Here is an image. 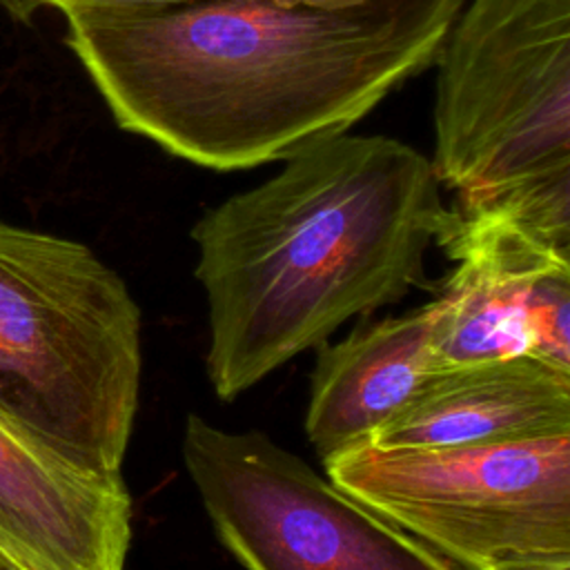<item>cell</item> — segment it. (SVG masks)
Returning <instances> with one entry per match:
<instances>
[{"label":"cell","mask_w":570,"mask_h":570,"mask_svg":"<svg viewBox=\"0 0 570 570\" xmlns=\"http://www.w3.org/2000/svg\"><path fill=\"white\" fill-rule=\"evenodd\" d=\"M465 0H45L120 129L232 171L350 131L434 65Z\"/></svg>","instance_id":"cell-1"},{"label":"cell","mask_w":570,"mask_h":570,"mask_svg":"<svg viewBox=\"0 0 570 570\" xmlns=\"http://www.w3.org/2000/svg\"><path fill=\"white\" fill-rule=\"evenodd\" d=\"M432 160L387 136L338 134L283 160L191 227L207 296V376L234 401L345 321L428 285L452 223Z\"/></svg>","instance_id":"cell-2"},{"label":"cell","mask_w":570,"mask_h":570,"mask_svg":"<svg viewBox=\"0 0 570 570\" xmlns=\"http://www.w3.org/2000/svg\"><path fill=\"white\" fill-rule=\"evenodd\" d=\"M434 65L430 160L452 218L570 256V0H465Z\"/></svg>","instance_id":"cell-3"},{"label":"cell","mask_w":570,"mask_h":570,"mask_svg":"<svg viewBox=\"0 0 570 570\" xmlns=\"http://www.w3.org/2000/svg\"><path fill=\"white\" fill-rule=\"evenodd\" d=\"M142 374L140 309L87 245L0 218V423L116 474Z\"/></svg>","instance_id":"cell-4"},{"label":"cell","mask_w":570,"mask_h":570,"mask_svg":"<svg viewBox=\"0 0 570 570\" xmlns=\"http://www.w3.org/2000/svg\"><path fill=\"white\" fill-rule=\"evenodd\" d=\"M323 468L463 570H570V434L407 450L363 443Z\"/></svg>","instance_id":"cell-5"},{"label":"cell","mask_w":570,"mask_h":570,"mask_svg":"<svg viewBox=\"0 0 570 570\" xmlns=\"http://www.w3.org/2000/svg\"><path fill=\"white\" fill-rule=\"evenodd\" d=\"M180 452L243 570H463L258 430L189 414Z\"/></svg>","instance_id":"cell-6"},{"label":"cell","mask_w":570,"mask_h":570,"mask_svg":"<svg viewBox=\"0 0 570 570\" xmlns=\"http://www.w3.org/2000/svg\"><path fill=\"white\" fill-rule=\"evenodd\" d=\"M439 247L456 263L430 303L441 367L534 356L570 370V256L492 220L452 218Z\"/></svg>","instance_id":"cell-7"},{"label":"cell","mask_w":570,"mask_h":570,"mask_svg":"<svg viewBox=\"0 0 570 570\" xmlns=\"http://www.w3.org/2000/svg\"><path fill=\"white\" fill-rule=\"evenodd\" d=\"M131 497L0 423V550L24 570H125Z\"/></svg>","instance_id":"cell-8"},{"label":"cell","mask_w":570,"mask_h":570,"mask_svg":"<svg viewBox=\"0 0 570 570\" xmlns=\"http://www.w3.org/2000/svg\"><path fill=\"white\" fill-rule=\"evenodd\" d=\"M570 434V370L534 356L443 365L372 434L381 450Z\"/></svg>","instance_id":"cell-9"},{"label":"cell","mask_w":570,"mask_h":570,"mask_svg":"<svg viewBox=\"0 0 570 570\" xmlns=\"http://www.w3.org/2000/svg\"><path fill=\"white\" fill-rule=\"evenodd\" d=\"M432 305L367 321L321 345L305 432L321 461L370 443L372 434L441 367L432 352Z\"/></svg>","instance_id":"cell-10"},{"label":"cell","mask_w":570,"mask_h":570,"mask_svg":"<svg viewBox=\"0 0 570 570\" xmlns=\"http://www.w3.org/2000/svg\"><path fill=\"white\" fill-rule=\"evenodd\" d=\"M0 4L18 20H29L38 11V0H0Z\"/></svg>","instance_id":"cell-11"},{"label":"cell","mask_w":570,"mask_h":570,"mask_svg":"<svg viewBox=\"0 0 570 570\" xmlns=\"http://www.w3.org/2000/svg\"><path fill=\"white\" fill-rule=\"evenodd\" d=\"M102 2H174V0H102ZM287 2H316V4H350L358 0H287Z\"/></svg>","instance_id":"cell-12"},{"label":"cell","mask_w":570,"mask_h":570,"mask_svg":"<svg viewBox=\"0 0 570 570\" xmlns=\"http://www.w3.org/2000/svg\"><path fill=\"white\" fill-rule=\"evenodd\" d=\"M0 570H24V568H20L11 557H7V554L0 550Z\"/></svg>","instance_id":"cell-13"},{"label":"cell","mask_w":570,"mask_h":570,"mask_svg":"<svg viewBox=\"0 0 570 570\" xmlns=\"http://www.w3.org/2000/svg\"><path fill=\"white\" fill-rule=\"evenodd\" d=\"M40 7H45V0H38V9H40Z\"/></svg>","instance_id":"cell-14"}]
</instances>
